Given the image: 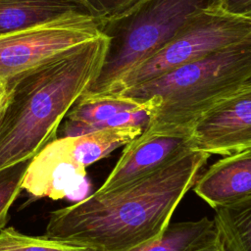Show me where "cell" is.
Returning a JSON list of instances; mask_svg holds the SVG:
<instances>
[{"instance_id":"6da1fadb","label":"cell","mask_w":251,"mask_h":251,"mask_svg":"<svg viewBox=\"0 0 251 251\" xmlns=\"http://www.w3.org/2000/svg\"><path fill=\"white\" fill-rule=\"evenodd\" d=\"M210 154L191 148L163 168L50 213L45 235L94 251H128L159 238Z\"/></svg>"},{"instance_id":"7a4b0ae2","label":"cell","mask_w":251,"mask_h":251,"mask_svg":"<svg viewBox=\"0 0 251 251\" xmlns=\"http://www.w3.org/2000/svg\"><path fill=\"white\" fill-rule=\"evenodd\" d=\"M109 45L110 37L102 33L6 83L0 170L32 159L57 138L72 106L100 75Z\"/></svg>"},{"instance_id":"3957f363","label":"cell","mask_w":251,"mask_h":251,"mask_svg":"<svg viewBox=\"0 0 251 251\" xmlns=\"http://www.w3.org/2000/svg\"><path fill=\"white\" fill-rule=\"evenodd\" d=\"M251 78V36L122 93L154 98L158 107L145 130L191 131L194 123Z\"/></svg>"},{"instance_id":"277c9868","label":"cell","mask_w":251,"mask_h":251,"mask_svg":"<svg viewBox=\"0 0 251 251\" xmlns=\"http://www.w3.org/2000/svg\"><path fill=\"white\" fill-rule=\"evenodd\" d=\"M221 0H144L129 16L101 27L110 37L100 75L85 93H109L136 65L161 48L201 12Z\"/></svg>"},{"instance_id":"5b68a950","label":"cell","mask_w":251,"mask_h":251,"mask_svg":"<svg viewBox=\"0 0 251 251\" xmlns=\"http://www.w3.org/2000/svg\"><path fill=\"white\" fill-rule=\"evenodd\" d=\"M250 36L251 18L226 13L220 7L205 10L126 74L109 93L122 92L152 80Z\"/></svg>"},{"instance_id":"8992f818","label":"cell","mask_w":251,"mask_h":251,"mask_svg":"<svg viewBox=\"0 0 251 251\" xmlns=\"http://www.w3.org/2000/svg\"><path fill=\"white\" fill-rule=\"evenodd\" d=\"M100 23L81 12L0 36V81L9 82L102 34Z\"/></svg>"},{"instance_id":"52a82bcc","label":"cell","mask_w":251,"mask_h":251,"mask_svg":"<svg viewBox=\"0 0 251 251\" xmlns=\"http://www.w3.org/2000/svg\"><path fill=\"white\" fill-rule=\"evenodd\" d=\"M191 140L193 148L210 155L251 147V78L194 123Z\"/></svg>"},{"instance_id":"ba28073f","label":"cell","mask_w":251,"mask_h":251,"mask_svg":"<svg viewBox=\"0 0 251 251\" xmlns=\"http://www.w3.org/2000/svg\"><path fill=\"white\" fill-rule=\"evenodd\" d=\"M191 148V131L144 129L126 144L116 166L95 192L107 193L127 185L163 168Z\"/></svg>"},{"instance_id":"9c48e42d","label":"cell","mask_w":251,"mask_h":251,"mask_svg":"<svg viewBox=\"0 0 251 251\" xmlns=\"http://www.w3.org/2000/svg\"><path fill=\"white\" fill-rule=\"evenodd\" d=\"M86 168L74 158L67 137H57L30 161L23 188L35 198L60 200L82 189Z\"/></svg>"},{"instance_id":"30bf717a","label":"cell","mask_w":251,"mask_h":251,"mask_svg":"<svg viewBox=\"0 0 251 251\" xmlns=\"http://www.w3.org/2000/svg\"><path fill=\"white\" fill-rule=\"evenodd\" d=\"M193 189L214 209L251 197V147L212 164L198 176Z\"/></svg>"},{"instance_id":"8fae6325","label":"cell","mask_w":251,"mask_h":251,"mask_svg":"<svg viewBox=\"0 0 251 251\" xmlns=\"http://www.w3.org/2000/svg\"><path fill=\"white\" fill-rule=\"evenodd\" d=\"M157 107L154 98L137 100L122 93H83L68 112L57 137L85 134L101 128L103 124L121 113L149 108L156 111Z\"/></svg>"},{"instance_id":"7c38bea8","label":"cell","mask_w":251,"mask_h":251,"mask_svg":"<svg viewBox=\"0 0 251 251\" xmlns=\"http://www.w3.org/2000/svg\"><path fill=\"white\" fill-rule=\"evenodd\" d=\"M70 12L89 15L81 0H0V36Z\"/></svg>"},{"instance_id":"4fadbf2b","label":"cell","mask_w":251,"mask_h":251,"mask_svg":"<svg viewBox=\"0 0 251 251\" xmlns=\"http://www.w3.org/2000/svg\"><path fill=\"white\" fill-rule=\"evenodd\" d=\"M143 130L144 127L141 126H120L66 137L75 161L86 168L105 158L118 147L127 144Z\"/></svg>"},{"instance_id":"5bb4252c","label":"cell","mask_w":251,"mask_h":251,"mask_svg":"<svg viewBox=\"0 0 251 251\" xmlns=\"http://www.w3.org/2000/svg\"><path fill=\"white\" fill-rule=\"evenodd\" d=\"M217 233L214 221L203 217L197 221L170 224L157 239L128 251H194Z\"/></svg>"},{"instance_id":"9a60e30c","label":"cell","mask_w":251,"mask_h":251,"mask_svg":"<svg viewBox=\"0 0 251 251\" xmlns=\"http://www.w3.org/2000/svg\"><path fill=\"white\" fill-rule=\"evenodd\" d=\"M215 210L214 225L227 251H251V197Z\"/></svg>"},{"instance_id":"2e32d148","label":"cell","mask_w":251,"mask_h":251,"mask_svg":"<svg viewBox=\"0 0 251 251\" xmlns=\"http://www.w3.org/2000/svg\"><path fill=\"white\" fill-rule=\"evenodd\" d=\"M0 251H94L67 240L22 233L13 226L0 229Z\"/></svg>"},{"instance_id":"e0dca14e","label":"cell","mask_w":251,"mask_h":251,"mask_svg":"<svg viewBox=\"0 0 251 251\" xmlns=\"http://www.w3.org/2000/svg\"><path fill=\"white\" fill-rule=\"evenodd\" d=\"M30 160L23 161L0 170V229L8 222L9 210L21 190Z\"/></svg>"},{"instance_id":"ac0fdd59","label":"cell","mask_w":251,"mask_h":251,"mask_svg":"<svg viewBox=\"0 0 251 251\" xmlns=\"http://www.w3.org/2000/svg\"><path fill=\"white\" fill-rule=\"evenodd\" d=\"M89 15L101 25L112 24L132 14L144 0H81Z\"/></svg>"},{"instance_id":"d6986e66","label":"cell","mask_w":251,"mask_h":251,"mask_svg":"<svg viewBox=\"0 0 251 251\" xmlns=\"http://www.w3.org/2000/svg\"><path fill=\"white\" fill-rule=\"evenodd\" d=\"M220 8L229 14L251 18V0H221Z\"/></svg>"},{"instance_id":"ffe728a7","label":"cell","mask_w":251,"mask_h":251,"mask_svg":"<svg viewBox=\"0 0 251 251\" xmlns=\"http://www.w3.org/2000/svg\"><path fill=\"white\" fill-rule=\"evenodd\" d=\"M194 251H227V249L217 231V233L212 238H210L207 242H205Z\"/></svg>"},{"instance_id":"44dd1931","label":"cell","mask_w":251,"mask_h":251,"mask_svg":"<svg viewBox=\"0 0 251 251\" xmlns=\"http://www.w3.org/2000/svg\"><path fill=\"white\" fill-rule=\"evenodd\" d=\"M7 97H8V88L6 85V82L0 87V113L3 109V107L5 106V103L7 101Z\"/></svg>"},{"instance_id":"7402d4cb","label":"cell","mask_w":251,"mask_h":251,"mask_svg":"<svg viewBox=\"0 0 251 251\" xmlns=\"http://www.w3.org/2000/svg\"><path fill=\"white\" fill-rule=\"evenodd\" d=\"M4 83H5V82H3V81H0V87H1V86H2Z\"/></svg>"}]
</instances>
